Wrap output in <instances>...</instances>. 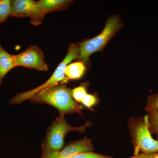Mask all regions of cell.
Segmentation results:
<instances>
[{"label": "cell", "mask_w": 158, "mask_h": 158, "mask_svg": "<svg viewBox=\"0 0 158 158\" xmlns=\"http://www.w3.org/2000/svg\"><path fill=\"white\" fill-rule=\"evenodd\" d=\"M29 100L34 103L47 104L56 108L60 115L81 113L82 106L73 99L72 90L63 84H58L34 95Z\"/></svg>", "instance_id": "1"}, {"label": "cell", "mask_w": 158, "mask_h": 158, "mask_svg": "<svg viewBox=\"0 0 158 158\" xmlns=\"http://www.w3.org/2000/svg\"><path fill=\"white\" fill-rule=\"evenodd\" d=\"M91 123L88 122L84 125L73 127L66 122L64 116L59 115L47 130L46 135L42 141L41 158H56L62 150L66 134L72 131L84 132Z\"/></svg>", "instance_id": "2"}, {"label": "cell", "mask_w": 158, "mask_h": 158, "mask_svg": "<svg viewBox=\"0 0 158 158\" xmlns=\"http://www.w3.org/2000/svg\"><path fill=\"white\" fill-rule=\"evenodd\" d=\"M80 52V48L79 46L75 44H70L65 58L59 64L52 76L47 81L34 89L23 93L18 94L9 101V104L11 105L20 104L27 100H29L34 95L43 90L58 85L60 82L66 81L68 79L65 77V69L72 61L77 59Z\"/></svg>", "instance_id": "3"}, {"label": "cell", "mask_w": 158, "mask_h": 158, "mask_svg": "<svg viewBox=\"0 0 158 158\" xmlns=\"http://www.w3.org/2000/svg\"><path fill=\"white\" fill-rule=\"evenodd\" d=\"M129 127L136 152L141 151L148 155L158 152V140L152 138L150 131L147 115L144 118H131Z\"/></svg>", "instance_id": "4"}, {"label": "cell", "mask_w": 158, "mask_h": 158, "mask_svg": "<svg viewBox=\"0 0 158 158\" xmlns=\"http://www.w3.org/2000/svg\"><path fill=\"white\" fill-rule=\"evenodd\" d=\"M121 27V21L118 16L114 15L109 18L100 34L80 44V54L77 59L81 62H86L91 54L102 51Z\"/></svg>", "instance_id": "5"}, {"label": "cell", "mask_w": 158, "mask_h": 158, "mask_svg": "<svg viewBox=\"0 0 158 158\" xmlns=\"http://www.w3.org/2000/svg\"><path fill=\"white\" fill-rule=\"evenodd\" d=\"M45 14L32 0L11 1V17H30L31 23L35 26L41 24Z\"/></svg>", "instance_id": "6"}, {"label": "cell", "mask_w": 158, "mask_h": 158, "mask_svg": "<svg viewBox=\"0 0 158 158\" xmlns=\"http://www.w3.org/2000/svg\"><path fill=\"white\" fill-rule=\"evenodd\" d=\"M15 60L17 66L39 71L48 70V65L44 61L43 52L37 46H31L21 53L15 55Z\"/></svg>", "instance_id": "7"}, {"label": "cell", "mask_w": 158, "mask_h": 158, "mask_svg": "<svg viewBox=\"0 0 158 158\" xmlns=\"http://www.w3.org/2000/svg\"><path fill=\"white\" fill-rule=\"evenodd\" d=\"M94 150L91 140L85 137L69 143L62 150L56 158H69L80 153L91 152Z\"/></svg>", "instance_id": "8"}, {"label": "cell", "mask_w": 158, "mask_h": 158, "mask_svg": "<svg viewBox=\"0 0 158 158\" xmlns=\"http://www.w3.org/2000/svg\"><path fill=\"white\" fill-rule=\"evenodd\" d=\"M73 2L68 0H40L36 2L37 6L46 15L65 10L70 6Z\"/></svg>", "instance_id": "9"}, {"label": "cell", "mask_w": 158, "mask_h": 158, "mask_svg": "<svg viewBox=\"0 0 158 158\" xmlns=\"http://www.w3.org/2000/svg\"><path fill=\"white\" fill-rule=\"evenodd\" d=\"M16 66L15 55L7 52L0 45V85L6 75Z\"/></svg>", "instance_id": "10"}, {"label": "cell", "mask_w": 158, "mask_h": 158, "mask_svg": "<svg viewBox=\"0 0 158 158\" xmlns=\"http://www.w3.org/2000/svg\"><path fill=\"white\" fill-rule=\"evenodd\" d=\"M86 69L84 62H73L67 65L65 70V76L68 79L77 80L81 78Z\"/></svg>", "instance_id": "11"}, {"label": "cell", "mask_w": 158, "mask_h": 158, "mask_svg": "<svg viewBox=\"0 0 158 158\" xmlns=\"http://www.w3.org/2000/svg\"><path fill=\"white\" fill-rule=\"evenodd\" d=\"M147 112L150 131L158 136V110H151Z\"/></svg>", "instance_id": "12"}, {"label": "cell", "mask_w": 158, "mask_h": 158, "mask_svg": "<svg viewBox=\"0 0 158 158\" xmlns=\"http://www.w3.org/2000/svg\"><path fill=\"white\" fill-rule=\"evenodd\" d=\"M11 13V1L0 0V23L6 21Z\"/></svg>", "instance_id": "13"}, {"label": "cell", "mask_w": 158, "mask_h": 158, "mask_svg": "<svg viewBox=\"0 0 158 158\" xmlns=\"http://www.w3.org/2000/svg\"><path fill=\"white\" fill-rule=\"evenodd\" d=\"M87 94V90L83 86H79L72 90L73 98L77 102H81L83 98Z\"/></svg>", "instance_id": "14"}, {"label": "cell", "mask_w": 158, "mask_h": 158, "mask_svg": "<svg viewBox=\"0 0 158 158\" xmlns=\"http://www.w3.org/2000/svg\"><path fill=\"white\" fill-rule=\"evenodd\" d=\"M151 110H158V94L150 95L148 98L145 110L147 111Z\"/></svg>", "instance_id": "15"}, {"label": "cell", "mask_w": 158, "mask_h": 158, "mask_svg": "<svg viewBox=\"0 0 158 158\" xmlns=\"http://www.w3.org/2000/svg\"><path fill=\"white\" fill-rule=\"evenodd\" d=\"M69 158H113L111 157L95 153L92 152L80 153L75 155Z\"/></svg>", "instance_id": "16"}, {"label": "cell", "mask_w": 158, "mask_h": 158, "mask_svg": "<svg viewBox=\"0 0 158 158\" xmlns=\"http://www.w3.org/2000/svg\"><path fill=\"white\" fill-rule=\"evenodd\" d=\"M97 102V99L96 97L92 94H87L83 98L81 103L86 107L90 108L96 104Z\"/></svg>", "instance_id": "17"}, {"label": "cell", "mask_w": 158, "mask_h": 158, "mask_svg": "<svg viewBox=\"0 0 158 158\" xmlns=\"http://www.w3.org/2000/svg\"><path fill=\"white\" fill-rule=\"evenodd\" d=\"M148 157L146 158H158V155H155L150 156L148 155Z\"/></svg>", "instance_id": "18"}]
</instances>
